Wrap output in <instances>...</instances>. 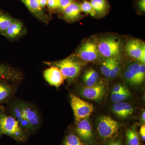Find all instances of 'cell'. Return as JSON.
I'll use <instances>...</instances> for the list:
<instances>
[{
  "label": "cell",
  "mask_w": 145,
  "mask_h": 145,
  "mask_svg": "<svg viewBox=\"0 0 145 145\" xmlns=\"http://www.w3.org/2000/svg\"><path fill=\"white\" fill-rule=\"evenodd\" d=\"M139 137L140 140L144 142L145 141V126L143 125L140 127L139 131Z\"/></svg>",
  "instance_id": "836d02e7"
},
{
  "label": "cell",
  "mask_w": 145,
  "mask_h": 145,
  "mask_svg": "<svg viewBox=\"0 0 145 145\" xmlns=\"http://www.w3.org/2000/svg\"><path fill=\"white\" fill-rule=\"evenodd\" d=\"M80 3L75 0L62 12V18L67 22H74L82 16Z\"/></svg>",
  "instance_id": "4fadbf2b"
},
{
  "label": "cell",
  "mask_w": 145,
  "mask_h": 145,
  "mask_svg": "<svg viewBox=\"0 0 145 145\" xmlns=\"http://www.w3.org/2000/svg\"><path fill=\"white\" fill-rule=\"evenodd\" d=\"M43 75L44 79L49 84L56 88L59 87L66 80L60 69L53 66L45 71Z\"/></svg>",
  "instance_id": "30bf717a"
},
{
  "label": "cell",
  "mask_w": 145,
  "mask_h": 145,
  "mask_svg": "<svg viewBox=\"0 0 145 145\" xmlns=\"http://www.w3.org/2000/svg\"><path fill=\"white\" fill-rule=\"evenodd\" d=\"M37 1L42 8H44L47 5L48 0H37Z\"/></svg>",
  "instance_id": "e575fe53"
},
{
  "label": "cell",
  "mask_w": 145,
  "mask_h": 145,
  "mask_svg": "<svg viewBox=\"0 0 145 145\" xmlns=\"http://www.w3.org/2000/svg\"><path fill=\"white\" fill-rule=\"evenodd\" d=\"M96 44L99 54L106 58L118 57L121 51L122 42L118 37H105Z\"/></svg>",
  "instance_id": "277c9868"
},
{
  "label": "cell",
  "mask_w": 145,
  "mask_h": 145,
  "mask_svg": "<svg viewBox=\"0 0 145 145\" xmlns=\"http://www.w3.org/2000/svg\"><path fill=\"white\" fill-rule=\"evenodd\" d=\"M71 105L77 122L90 116L93 110L92 104L84 101L76 95L70 94Z\"/></svg>",
  "instance_id": "5b68a950"
},
{
  "label": "cell",
  "mask_w": 145,
  "mask_h": 145,
  "mask_svg": "<svg viewBox=\"0 0 145 145\" xmlns=\"http://www.w3.org/2000/svg\"><path fill=\"white\" fill-rule=\"evenodd\" d=\"M2 134V133L1 131L0 130V137H1V135Z\"/></svg>",
  "instance_id": "8d00e7d4"
},
{
  "label": "cell",
  "mask_w": 145,
  "mask_h": 145,
  "mask_svg": "<svg viewBox=\"0 0 145 145\" xmlns=\"http://www.w3.org/2000/svg\"><path fill=\"white\" fill-rule=\"evenodd\" d=\"M142 119L143 121L145 122V110H144L142 114Z\"/></svg>",
  "instance_id": "d590c367"
},
{
  "label": "cell",
  "mask_w": 145,
  "mask_h": 145,
  "mask_svg": "<svg viewBox=\"0 0 145 145\" xmlns=\"http://www.w3.org/2000/svg\"><path fill=\"white\" fill-rule=\"evenodd\" d=\"M81 8L82 12L89 14L92 17H95V12L93 10L92 5L88 0H83L80 3Z\"/></svg>",
  "instance_id": "d4e9b609"
},
{
  "label": "cell",
  "mask_w": 145,
  "mask_h": 145,
  "mask_svg": "<svg viewBox=\"0 0 145 145\" xmlns=\"http://www.w3.org/2000/svg\"><path fill=\"white\" fill-rule=\"evenodd\" d=\"M12 90L5 83L0 82V103H4L10 97Z\"/></svg>",
  "instance_id": "7402d4cb"
},
{
  "label": "cell",
  "mask_w": 145,
  "mask_h": 145,
  "mask_svg": "<svg viewBox=\"0 0 145 145\" xmlns=\"http://www.w3.org/2000/svg\"><path fill=\"white\" fill-rule=\"evenodd\" d=\"M14 18L6 13L0 12V34L5 31L10 26Z\"/></svg>",
  "instance_id": "44dd1931"
},
{
  "label": "cell",
  "mask_w": 145,
  "mask_h": 145,
  "mask_svg": "<svg viewBox=\"0 0 145 145\" xmlns=\"http://www.w3.org/2000/svg\"><path fill=\"white\" fill-rule=\"evenodd\" d=\"M110 58H106L102 63L101 71L106 78H110Z\"/></svg>",
  "instance_id": "4316f807"
},
{
  "label": "cell",
  "mask_w": 145,
  "mask_h": 145,
  "mask_svg": "<svg viewBox=\"0 0 145 145\" xmlns=\"http://www.w3.org/2000/svg\"><path fill=\"white\" fill-rule=\"evenodd\" d=\"M58 67L66 79L72 80L79 75L82 69V63L75 57L70 56L53 62L46 63Z\"/></svg>",
  "instance_id": "3957f363"
},
{
  "label": "cell",
  "mask_w": 145,
  "mask_h": 145,
  "mask_svg": "<svg viewBox=\"0 0 145 145\" xmlns=\"http://www.w3.org/2000/svg\"><path fill=\"white\" fill-rule=\"evenodd\" d=\"M89 2L96 16L102 17L108 13L110 6L107 0H89Z\"/></svg>",
  "instance_id": "e0dca14e"
},
{
  "label": "cell",
  "mask_w": 145,
  "mask_h": 145,
  "mask_svg": "<svg viewBox=\"0 0 145 145\" xmlns=\"http://www.w3.org/2000/svg\"><path fill=\"white\" fill-rule=\"evenodd\" d=\"M99 54L97 44L92 40L86 41L81 45L78 51V56L82 61L91 62L96 61Z\"/></svg>",
  "instance_id": "8992f818"
},
{
  "label": "cell",
  "mask_w": 145,
  "mask_h": 145,
  "mask_svg": "<svg viewBox=\"0 0 145 145\" xmlns=\"http://www.w3.org/2000/svg\"><path fill=\"white\" fill-rule=\"evenodd\" d=\"M124 77L125 80L134 86L138 85L137 78L135 74L131 71L127 69L124 72Z\"/></svg>",
  "instance_id": "83f0119b"
},
{
  "label": "cell",
  "mask_w": 145,
  "mask_h": 145,
  "mask_svg": "<svg viewBox=\"0 0 145 145\" xmlns=\"http://www.w3.org/2000/svg\"><path fill=\"white\" fill-rule=\"evenodd\" d=\"M63 145H85L75 133H71L65 137Z\"/></svg>",
  "instance_id": "603a6c76"
},
{
  "label": "cell",
  "mask_w": 145,
  "mask_h": 145,
  "mask_svg": "<svg viewBox=\"0 0 145 145\" xmlns=\"http://www.w3.org/2000/svg\"><path fill=\"white\" fill-rule=\"evenodd\" d=\"M59 5V0H48L47 6L50 10L58 9Z\"/></svg>",
  "instance_id": "f546056e"
},
{
  "label": "cell",
  "mask_w": 145,
  "mask_h": 145,
  "mask_svg": "<svg viewBox=\"0 0 145 145\" xmlns=\"http://www.w3.org/2000/svg\"><path fill=\"white\" fill-rule=\"evenodd\" d=\"M18 105L24 117L30 125L31 130L36 129L40 125V118L36 110L29 104L20 103Z\"/></svg>",
  "instance_id": "ba28073f"
},
{
  "label": "cell",
  "mask_w": 145,
  "mask_h": 145,
  "mask_svg": "<svg viewBox=\"0 0 145 145\" xmlns=\"http://www.w3.org/2000/svg\"><path fill=\"white\" fill-rule=\"evenodd\" d=\"M13 117L18 121L20 126L23 130H31L30 125L23 116L19 105L17 104L11 109Z\"/></svg>",
  "instance_id": "ac0fdd59"
},
{
  "label": "cell",
  "mask_w": 145,
  "mask_h": 145,
  "mask_svg": "<svg viewBox=\"0 0 145 145\" xmlns=\"http://www.w3.org/2000/svg\"><path fill=\"white\" fill-rule=\"evenodd\" d=\"M118 57L110 58V78H116L120 72V65Z\"/></svg>",
  "instance_id": "cb8c5ba5"
},
{
  "label": "cell",
  "mask_w": 145,
  "mask_h": 145,
  "mask_svg": "<svg viewBox=\"0 0 145 145\" xmlns=\"http://www.w3.org/2000/svg\"><path fill=\"white\" fill-rule=\"evenodd\" d=\"M112 111L117 117L126 119L133 113L134 109L130 104L121 101L114 103L112 106Z\"/></svg>",
  "instance_id": "5bb4252c"
},
{
  "label": "cell",
  "mask_w": 145,
  "mask_h": 145,
  "mask_svg": "<svg viewBox=\"0 0 145 145\" xmlns=\"http://www.w3.org/2000/svg\"><path fill=\"white\" fill-rule=\"evenodd\" d=\"M80 93L86 99L98 101L103 98L105 93V87L102 83L96 84L91 87H87L82 89Z\"/></svg>",
  "instance_id": "9c48e42d"
},
{
  "label": "cell",
  "mask_w": 145,
  "mask_h": 145,
  "mask_svg": "<svg viewBox=\"0 0 145 145\" xmlns=\"http://www.w3.org/2000/svg\"><path fill=\"white\" fill-rule=\"evenodd\" d=\"M136 7L141 13L145 12V0H137Z\"/></svg>",
  "instance_id": "d6a6232c"
},
{
  "label": "cell",
  "mask_w": 145,
  "mask_h": 145,
  "mask_svg": "<svg viewBox=\"0 0 145 145\" xmlns=\"http://www.w3.org/2000/svg\"><path fill=\"white\" fill-rule=\"evenodd\" d=\"M127 90H128V89L125 86L118 84L114 86L112 89V93H119V92H123Z\"/></svg>",
  "instance_id": "1f68e13d"
},
{
  "label": "cell",
  "mask_w": 145,
  "mask_h": 145,
  "mask_svg": "<svg viewBox=\"0 0 145 145\" xmlns=\"http://www.w3.org/2000/svg\"><path fill=\"white\" fill-rule=\"evenodd\" d=\"M75 134L85 145H93L94 134L89 121L84 119L78 122L75 129Z\"/></svg>",
  "instance_id": "52a82bcc"
},
{
  "label": "cell",
  "mask_w": 145,
  "mask_h": 145,
  "mask_svg": "<svg viewBox=\"0 0 145 145\" xmlns=\"http://www.w3.org/2000/svg\"><path fill=\"white\" fill-rule=\"evenodd\" d=\"M75 0H59V5L57 10L60 13H62L64 10Z\"/></svg>",
  "instance_id": "f1b7e54d"
},
{
  "label": "cell",
  "mask_w": 145,
  "mask_h": 145,
  "mask_svg": "<svg viewBox=\"0 0 145 145\" xmlns=\"http://www.w3.org/2000/svg\"><path fill=\"white\" fill-rule=\"evenodd\" d=\"M37 19L43 22H48L49 18L40 7L37 0H20Z\"/></svg>",
  "instance_id": "7c38bea8"
},
{
  "label": "cell",
  "mask_w": 145,
  "mask_h": 145,
  "mask_svg": "<svg viewBox=\"0 0 145 145\" xmlns=\"http://www.w3.org/2000/svg\"><path fill=\"white\" fill-rule=\"evenodd\" d=\"M119 129L117 121L108 116H102L97 125V136L102 142H108L118 137Z\"/></svg>",
  "instance_id": "7a4b0ae2"
},
{
  "label": "cell",
  "mask_w": 145,
  "mask_h": 145,
  "mask_svg": "<svg viewBox=\"0 0 145 145\" xmlns=\"http://www.w3.org/2000/svg\"><path fill=\"white\" fill-rule=\"evenodd\" d=\"M0 130L2 133L12 137L16 141L24 142L26 136L18 121L13 116L6 114L0 109Z\"/></svg>",
  "instance_id": "6da1fadb"
},
{
  "label": "cell",
  "mask_w": 145,
  "mask_h": 145,
  "mask_svg": "<svg viewBox=\"0 0 145 145\" xmlns=\"http://www.w3.org/2000/svg\"><path fill=\"white\" fill-rule=\"evenodd\" d=\"M99 75L96 71L92 69H87L83 76V80L87 87H91L97 84Z\"/></svg>",
  "instance_id": "ffe728a7"
},
{
  "label": "cell",
  "mask_w": 145,
  "mask_h": 145,
  "mask_svg": "<svg viewBox=\"0 0 145 145\" xmlns=\"http://www.w3.org/2000/svg\"><path fill=\"white\" fill-rule=\"evenodd\" d=\"M22 75L17 71L7 65H0V79L7 80L18 81L22 78Z\"/></svg>",
  "instance_id": "2e32d148"
},
{
  "label": "cell",
  "mask_w": 145,
  "mask_h": 145,
  "mask_svg": "<svg viewBox=\"0 0 145 145\" xmlns=\"http://www.w3.org/2000/svg\"><path fill=\"white\" fill-rule=\"evenodd\" d=\"M139 134L134 128L128 129L125 133L126 145H142Z\"/></svg>",
  "instance_id": "d6986e66"
},
{
  "label": "cell",
  "mask_w": 145,
  "mask_h": 145,
  "mask_svg": "<svg viewBox=\"0 0 145 145\" xmlns=\"http://www.w3.org/2000/svg\"><path fill=\"white\" fill-rule=\"evenodd\" d=\"M101 145H126V144L125 143V144L121 138H117V137L108 142L103 143V144Z\"/></svg>",
  "instance_id": "4dcf8cb0"
},
{
  "label": "cell",
  "mask_w": 145,
  "mask_h": 145,
  "mask_svg": "<svg viewBox=\"0 0 145 145\" xmlns=\"http://www.w3.org/2000/svg\"><path fill=\"white\" fill-rule=\"evenodd\" d=\"M130 96V93L128 89L123 92L119 93H112L111 99L114 103L121 102L125 100Z\"/></svg>",
  "instance_id": "484cf974"
},
{
  "label": "cell",
  "mask_w": 145,
  "mask_h": 145,
  "mask_svg": "<svg viewBox=\"0 0 145 145\" xmlns=\"http://www.w3.org/2000/svg\"><path fill=\"white\" fill-rule=\"evenodd\" d=\"M82 1H83V0H82Z\"/></svg>",
  "instance_id": "74e56055"
},
{
  "label": "cell",
  "mask_w": 145,
  "mask_h": 145,
  "mask_svg": "<svg viewBox=\"0 0 145 145\" xmlns=\"http://www.w3.org/2000/svg\"><path fill=\"white\" fill-rule=\"evenodd\" d=\"M23 29V25L20 21L14 19L10 26L1 34L8 39H16L20 35Z\"/></svg>",
  "instance_id": "9a60e30c"
},
{
  "label": "cell",
  "mask_w": 145,
  "mask_h": 145,
  "mask_svg": "<svg viewBox=\"0 0 145 145\" xmlns=\"http://www.w3.org/2000/svg\"><path fill=\"white\" fill-rule=\"evenodd\" d=\"M145 50L144 44L137 39L130 40L126 45V51L127 55L131 58L138 61H140Z\"/></svg>",
  "instance_id": "8fae6325"
}]
</instances>
